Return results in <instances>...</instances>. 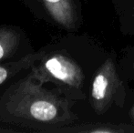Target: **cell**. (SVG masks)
I'll list each match as a JSON object with an SVG mask.
<instances>
[{
  "mask_svg": "<svg viewBox=\"0 0 134 133\" xmlns=\"http://www.w3.org/2000/svg\"><path fill=\"white\" fill-rule=\"evenodd\" d=\"M130 116H131V120L134 121V105L131 107V110H130Z\"/></svg>",
  "mask_w": 134,
  "mask_h": 133,
  "instance_id": "8",
  "label": "cell"
},
{
  "mask_svg": "<svg viewBox=\"0 0 134 133\" xmlns=\"http://www.w3.org/2000/svg\"><path fill=\"white\" fill-rule=\"evenodd\" d=\"M30 73L9 86L0 100V120L26 126H67L78 119L72 102L43 87Z\"/></svg>",
  "mask_w": 134,
  "mask_h": 133,
  "instance_id": "1",
  "label": "cell"
},
{
  "mask_svg": "<svg viewBox=\"0 0 134 133\" xmlns=\"http://www.w3.org/2000/svg\"><path fill=\"white\" fill-rule=\"evenodd\" d=\"M45 7L57 24L66 29H74L78 13L74 0H42Z\"/></svg>",
  "mask_w": 134,
  "mask_h": 133,
  "instance_id": "4",
  "label": "cell"
},
{
  "mask_svg": "<svg viewBox=\"0 0 134 133\" xmlns=\"http://www.w3.org/2000/svg\"><path fill=\"white\" fill-rule=\"evenodd\" d=\"M40 56V53L28 54L18 60L0 64V86L7 80L16 76V74H18L20 71L30 67Z\"/></svg>",
  "mask_w": 134,
  "mask_h": 133,
  "instance_id": "6",
  "label": "cell"
},
{
  "mask_svg": "<svg viewBox=\"0 0 134 133\" xmlns=\"http://www.w3.org/2000/svg\"><path fill=\"white\" fill-rule=\"evenodd\" d=\"M126 89L117 72L112 57H108L94 75L91 84L90 100L94 110L102 115L113 104L123 106Z\"/></svg>",
  "mask_w": 134,
  "mask_h": 133,
  "instance_id": "3",
  "label": "cell"
},
{
  "mask_svg": "<svg viewBox=\"0 0 134 133\" xmlns=\"http://www.w3.org/2000/svg\"><path fill=\"white\" fill-rule=\"evenodd\" d=\"M133 67H134V65H133Z\"/></svg>",
  "mask_w": 134,
  "mask_h": 133,
  "instance_id": "9",
  "label": "cell"
},
{
  "mask_svg": "<svg viewBox=\"0 0 134 133\" xmlns=\"http://www.w3.org/2000/svg\"><path fill=\"white\" fill-rule=\"evenodd\" d=\"M20 43V33L11 27H0V62L14 55Z\"/></svg>",
  "mask_w": 134,
  "mask_h": 133,
  "instance_id": "7",
  "label": "cell"
},
{
  "mask_svg": "<svg viewBox=\"0 0 134 133\" xmlns=\"http://www.w3.org/2000/svg\"><path fill=\"white\" fill-rule=\"evenodd\" d=\"M57 131L87 132V133H134V126L130 124H115V123H86L65 128H60Z\"/></svg>",
  "mask_w": 134,
  "mask_h": 133,
  "instance_id": "5",
  "label": "cell"
},
{
  "mask_svg": "<svg viewBox=\"0 0 134 133\" xmlns=\"http://www.w3.org/2000/svg\"><path fill=\"white\" fill-rule=\"evenodd\" d=\"M31 73L42 84L51 82L71 94L80 93L84 84V73L80 65L61 53L43 55L32 64Z\"/></svg>",
  "mask_w": 134,
  "mask_h": 133,
  "instance_id": "2",
  "label": "cell"
}]
</instances>
